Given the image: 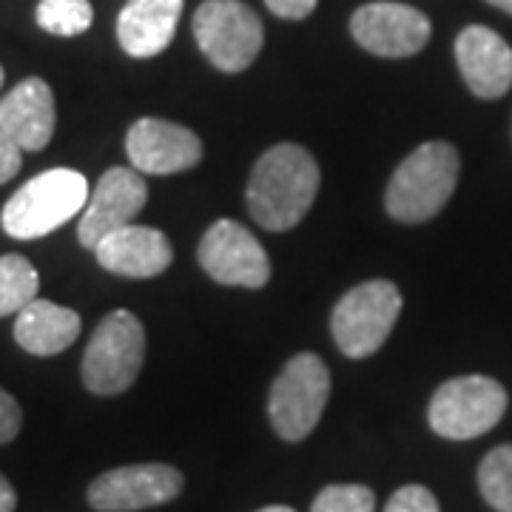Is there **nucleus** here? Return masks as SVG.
Segmentation results:
<instances>
[{"label":"nucleus","instance_id":"nucleus-1","mask_svg":"<svg viewBox=\"0 0 512 512\" xmlns=\"http://www.w3.org/2000/svg\"><path fill=\"white\" fill-rule=\"evenodd\" d=\"M319 180V165L308 148L279 143L256 160L245 191L248 211L265 231H288L311 211Z\"/></svg>","mask_w":512,"mask_h":512},{"label":"nucleus","instance_id":"nucleus-2","mask_svg":"<svg viewBox=\"0 0 512 512\" xmlns=\"http://www.w3.org/2000/svg\"><path fill=\"white\" fill-rule=\"evenodd\" d=\"M458 171H461V157L453 143L444 140L421 143L410 157H404L387 183L384 191L387 214L407 225L433 220L453 197Z\"/></svg>","mask_w":512,"mask_h":512},{"label":"nucleus","instance_id":"nucleus-3","mask_svg":"<svg viewBox=\"0 0 512 512\" xmlns=\"http://www.w3.org/2000/svg\"><path fill=\"white\" fill-rule=\"evenodd\" d=\"M89 202V183L74 168H49L3 205V231L12 239H40L77 217Z\"/></svg>","mask_w":512,"mask_h":512},{"label":"nucleus","instance_id":"nucleus-4","mask_svg":"<svg viewBox=\"0 0 512 512\" xmlns=\"http://www.w3.org/2000/svg\"><path fill=\"white\" fill-rule=\"evenodd\" d=\"M146 359V330L131 311L109 313L83 353V384L94 396H117L137 382Z\"/></svg>","mask_w":512,"mask_h":512},{"label":"nucleus","instance_id":"nucleus-5","mask_svg":"<svg viewBox=\"0 0 512 512\" xmlns=\"http://www.w3.org/2000/svg\"><path fill=\"white\" fill-rule=\"evenodd\" d=\"M402 313V293L390 279H370L350 288L333 308V342L350 359H367L390 339Z\"/></svg>","mask_w":512,"mask_h":512},{"label":"nucleus","instance_id":"nucleus-6","mask_svg":"<svg viewBox=\"0 0 512 512\" xmlns=\"http://www.w3.org/2000/svg\"><path fill=\"white\" fill-rule=\"evenodd\" d=\"M507 402V390L490 376H458L433 393L427 421L441 439L470 441L504 419Z\"/></svg>","mask_w":512,"mask_h":512},{"label":"nucleus","instance_id":"nucleus-7","mask_svg":"<svg viewBox=\"0 0 512 512\" xmlns=\"http://www.w3.org/2000/svg\"><path fill=\"white\" fill-rule=\"evenodd\" d=\"M330 399V370L316 353L293 356L276 376L268 396V416L279 439L302 441L319 424Z\"/></svg>","mask_w":512,"mask_h":512},{"label":"nucleus","instance_id":"nucleus-8","mask_svg":"<svg viewBox=\"0 0 512 512\" xmlns=\"http://www.w3.org/2000/svg\"><path fill=\"white\" fill-rule=\"evenodd\" d=\"M194 37L202 55L220 72H245L262 52L265 29L242 0H205L194 12Z\"/></svg>","mask_w":512,"mask_h":512},{"label":"nucleus","instance_id":"nucleus-9","mask_svg":"<svg viewBox=\"0 0 512 512\" xmlns=\"http://www.w3.org/2000/svg\"><path fill=\"white\" fill-rule=\"evenodd\" d=\"M200 265L205 274L231 288H262L271 279V259L259 239L234 220H217L200 242Z\"/></svg>","mask_w":512,"mask_h":512},{"label":"nucleus","instance_id":"nucleus-10","mask_svg":"<svg viewBox=\"0 0 512 512\" xmlns=\"http://www.w3.org/2000/svg\"><path fill=\"white\" fill-rule=\"evenodd\" d=\"M350 35L370 55L413 57L427 46L433 26H430V18L413 6L376 0L353 12Z\"/></svg>","mask_w":512,"mask_h":512},{"label":"nucleus","instance_id":"nucleus-11","mask_svg":"<svg viewBox=\"0 0 512 512\" xmlns=\"http://www.w3.org/2000/svg\"><path fill=\"white\" fill-rule=\"evenodd\" d=\"M183 493V473L171 464H128L97 476L89 504L97 512H137L160 507Z\"/></svg>","mask_w":512,"mask_h":512},{"label":"nucleus","instance_id":"nucleus-12","mask_svg":"<svg viewBox=\"0 0 512 512\" xmlns=\"http://www.w3.org/2000/svg\"><path fill=\"white\" fill-rule=\"evenodd\" d=\"M148 185L134 168H109L100 183L94 185L92 200L86 202L83 217L77 222V239L83 248L94 251L97 242L111 231L131 225L134 217L146 208Z\"/></svg>","mask_w":512,"mask_h":512},{"label":"nucleus","instance_id":"nucleus-13","mask_svg":"<svg viewBox=\"0 0 512 512\" xmlns=\"http://www.w3.org/2000/svg\"><path fill=\"white\" fill-rule=\"evenodd\" d=\"M126 154L131 168L140 174H180L202 160V140L191 128L160 120V117H143L126 134Z\"/></svg>","mask_w":512,"mask_h":512},{"label":"nucleus","instance_id":"nucleus-14","mask_svg":"<svg viewBox=\"0 0 512 512\" xmlns=\"http://www.w3.org/2000/svg\"><path fill=\"white\" fill-rule=\"evenodd\" d=\"M456 63L467 89L498 100L512 89V49L490 26H464L456 37Z\"/></svg>","mask_w":512,"mask_h":512},{"label":"nucleus","instance_id":"nucleus-15","mask_svg":"<svg viewBox=\"0 0 512 512\" xmlns=\"http://www.w3.org/2000/svg\"><path fill=\"white\" fill-rule=\"evenodd\" d=\"M57 111L46 80L26 77L0 100V131L20 151H43L52 143Z\"/></svg>","mask_w":512,"mask_h":512},{"label":"nucleus","instance_id":"nucleus-16","mask_svg":"<svg viewBox=\"0 0 512 512\" xmlns=\"http://www.w3.org/2000/svg\"><path fill=\"white\" fill-rule=\"evenodd\" d=\"M94 256L111 274L128 276V279H151V276L163 274L171 265L174 248L163 231L131 222L100 239Z\"/></svg>","mask_w":512,"mask_h":512},{"label":"nucleus","instance_id":"nucleus-17","mask_svg":"<svg viewBox=\"0 0 512 512\" xmlns=\"http://www.w3.org/2000/svg\"><path fill=\"white\" fill-rule=\"evenodd\" d=\"M185 0H128L117 18V40L128 57H157L171 46Z\"/></svg>","mask_w":512,"mask_h":512},{"label":"nucleus","instance_id":"nucleus-18","mask_svg":"<svg viewBox=\"0 0 512 512\" xmlns=\"http://www.w3.org/2000/svg\"><path fill=\"white\" fill-rule=\"evenodd\" d=\"M80 316L49 299L29 302L15 319V342L32 356H57L80 336Z\"/></svg>","mask_w":512,"mask_h":512},{"label":"nucleus","instance_id":"nucleus-19","mask_svg":"<svg viewBox=\"0 0 512 512\" xmlns=\"http://www.w3.org/2000/svg\"><path fill=\"white\" fill-rule=\"evenodd\" d=\"M37 288L40 276L26 256H0V316L20 313L29 302H35Z\"/></svg>","mask_w":512,"mask_h":512},{"label":"nucleus","instance_id":"nucleus-20","mask_svg":"<svg viewBox=\"0 0 512 512\" xmlns=\"http://www.w3.org/2000/svg\"><path fill=\"white\" fill-rule=\"evenodd\" d=\"M478 490L495 512H512V444L495 447L478 464Z\"/></svg>","mask_w":512,"mask_h":512},{"label":"nucleus","instance_id":"nucleus-21","mask_svg":"<svg viewBox=\"0 0 512 512\" xmlns=\"http://www.w3.org/2000/svg\"><path fill=\"white\" fill-rule=\"evenodd\" d=\"M35 20L49 35L77 37L92 29L94 9L89 0H40Z\"/></svg>","mask_w":512,"mask_h":512},{"label":"nucleus","instance_id":"nucleus-22","mask_svg":"<svg viewBox=\"0 0 512 512\" xmlns=\"http://www.w3.org/2000/svg\"><path fill=\"white\" fill-rule=\"evenodd\" d=\"M311 512H376V493L365 484H330L313 498Z\"/></svg>","mask_w":512,"mask_h":512},{"label":"nucleus","instance_id":"nucleus-23","mask_svg":"<svg viewBox=\"0 0 512 512\" xmlns=\"http://www.w3.org/2000/svg\"><path fill=\"white\" fill-rule=\"evenodd\" d=\"M384 512H441L436 495L421 484H407L402 490L390 495Z\"/></svg>","mask_w":512,"mask_h":512},{"label":"nucleus","instance_id":"nucleus-24","mask_svg":"<svg viewBox=\"0 0 512 512\" xmlns=\"http://www.w3.org/2000/svg\"><path fill=\"white\" fill-rule=\"evenodd\" d=\"M20 424H23V413H20L18 399L0 387V444H9L15 439L20 433Z\"/></svg>","mask_w":512,"mask_h":512},{"label":"nucleus","instance_id":"nucleus-25","mask_svg":"<svg viewBox=\"0 0 512 512\" xmlns=\"http://www.w3.org/2000/svg\"><path fill=\"white\" fill-rule=\"evenodd\" d=\"M319 0H265V6L274 12L276 18L305 20L316 9Z\"/></svg>","mask_w":512,"mask_h":512},{"label":"nucleus","instance_id":"nucleus-26","mask_svg":"<svg viewBox=\"0 0 512 512\" xmlns=\"http://www.w3.org/2000/svg\"><path fill=\"white\" fill-rule=\"evenodd\" d=\"M20 163H23V157H20V148L0 131V185L9 183L15 174L20 171Z\"/></svg>","mask_w":512,"mask_h":512},{"label":"nucleus","instance_id":"nucleus-27","mask_svg":"<svg viewBox=\"0 0 512 512\" xmlns=\"http://www.w3.org/2000/svg\"><path fill=\"white\" fill-rule=\"evenodd\" d=\"M18 507V493L9 484V478L0 473V512H15Z\"/></svg>","mask_w":512,"mask_h":512},{"label":"nucleus","instance_id":"nucleus-28","mask_svg":"<svg viewBox=\"0 0 512 512\" xmlns=\"http://www.w3.org/2000/svg\"><path fill=\"white\" fill-rule=\"evenodd\" d=\"M487 3H493V6H498L501 12H507V15H512V0H487Z\"/></svg>","mask_w":512,"mask_h":512},{"label":"nucleus","instance_id":"nucleus-29","mask_svg":"<svg viewBox=\"0 0 512 512\" xmlns=\"http://www.w3.org/2000/svg\"><path fill=\"white\" fill-rule=\"evenodd\" d=\"M259 512H296V510H291V507H282V504H276V507H265V510H259Z\"/></svg>","mask_w":512,"mask_h":512},{"label":"nucleus","instance_id":"nucleus-30","mask_svg":"<svg viewBox=\"0 0 512 512\" xmlns=\"http://www.w3.org/2000/svg\"><path fill=\"white\" fill-rule=\"evenodd\" d=\"M0 86H3V66H0Z\"/></svg>","mask_w":512,"mask_h":512}]
</instances>
